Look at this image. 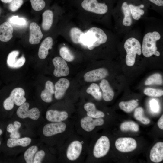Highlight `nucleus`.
<instances>
[{
  "label": "nucleus",
  "mask_w": 163,
  "mask_h": 163,
  "mask_svg": "<svg viewBox=\"0 0 163 163\" xmlns=\"http://www.w3.org/2000/svg\"><path fill=\"white\" fill-rule=\"evenodd\" d=\"M66 30L67 37L72 43L89 50H92L105 43L107 39L104 30L97 27H86L84 29L76 25H72Z\"/></svg>",
  "instance_id": "obj_1"
},
{
  "label": "nucleus",
  "mask_w": 163,
  "mask_h": 163,
  "mask_svg": "<svg viewBox=\"0 0 163 163\" xmlns=\"http://www.w3.org/2000/svg\"><path fill=\"white\" fill-rule=\"evenodd\" d=\"M160 38V34L156 31L149 32L145 35L142 46V52L145 57H149L153 55L157 56H160V52L157 51L156 43Z\"/></svg>",
  "instance_id": "obj_2"
},
{
  "label": "nucleus",
  "mask_w": 163,
  "mask_h": 163,
  "mask_svg": "<svg viewBox=\"0 0 163 163\" xmlns=\"http://www.w3.org/2000/svg\"><path fill=\"white\" fill-rule=\"evenodd\" d=\"M124 47L126 52V63L128 66H132L135 63L136 55L141 54V44L136 38L130 37L126 40Z\"/></svg>",
  "instance_id": "obj_3"
},
{
  "label": "nucleus",
  "mask_w": 163,
  "mask_h": 163,
  "mask_svg": "<svg viewBox=\"0 0 163 163\" xmlns=\"http://www.w3.org/2000/svg\"><path fill=\"white\" fill-rule=\"evenodd\" d=\"M25 95V91L22 88L17 87L13 89L9 96L3 102L4 109L9 111L13 108L14 104L18 106L22 105L26 101V98L24 97Z\"/></svg>",
  "instance_id": "obj_4"
},
{
  "label": "nucleus",
  "mask_w": 163,
  "mask_h": 163,
  "mask_svg": "<svg viewBox=\"0 0 163 163\" xmlns=\"http://www.w3.org/2000/svg\"><path fill=\"white\" fill-rule=\"evenodd\" d=\"M82 9L88 13L103 15L108 11L107 3L100 0H83L81 3Z\"/></svg>",
  "instance_id": "obj_5"
},
{
  "label": "nucleus",
  "mask_w": 163,
  "mask_h": 163,
  "mask_svg": "<svg viewBox=\"0 0 163 163\" xmlns=\"http://www.w3.org/2000/svg\"><path fill=\"white\" fill-rule=\"evenodd\" d=\"M110 142L108 138L102 136L96 142L93 151L94 156L100 158L105 156L108 152L110 148Z\"/></svg>",
  "instance_id": "obj_6"
},
{
  "label": "nucleus",
  "mask_w": 163,
  "mask_h": 163,
  "mask_svg": "<svg viewBox=\"0 0 163 163\" xmlns=\"http://www.w3.org/2000/svg\"><path fill=\"white\" fill-rule=\"evenodd\" d=\"M29 103L25 102L19 106L16 112L17 116L21 118H29L34 120H37L40 116L39 110L34 107L29 110Z\"/></svg>",
  "instance_id": "obj_7"
},
{
  "label": "nucleus",
  "mask_w": 163,
  "mask_h": 163,
  "mask_svg": "<svg viewBox=\"0 0 163 163\" xmlns=\"http://www.w3.org/2000/svg\"><path fill=\"white\" fill-rule=\"evenodd\" d=\"M116 148L123 152H131L136 148L137 144L136 140L131 137H120L117 139L115 142Z\"/></svg>",
  "instance_id": "obj_8"
},
{
  "label": "nucleus",
  "mask_w": 163,
  "mask_h": 163,
  "mask_svg": "<svg viewBox=\"0 0 163 163\" xmlns=\"http://www.w3.org/2000/svg\"><path fill=\"white\" fill-rule=\"evenodd\" d=\"M55 69L53 72L54 75L57 77L66 76L69 74V67L66 61L62 57L57 56L52 60Z\"/></svg>",
  "instance_id": "obj_9"
},
{
  "label": "nucleus",
  "mask_w": 163,
  "mask_h": 163,
  "mask_svg": "<svg viewBox=\"0 0 163 163\" xmlns=\"http://www.w3.org/2000/svg\"><path fill=\"white\" fill-rule=\"evenodd\" d=\"M66 127V124L62 122L50 123L44 126L43 132L45 136L50 137L64 132Z\"/></svg>",
  "instance_id": "obj_10"
},
{
  "label": "nucleus",
  "mask_w": 163,
  "mask_h": 163,
  "mask_svg": "<svg viewBox=\"0 0 163 163\" xmlns=\"http://www.w3.org/2000/svg\"><path fill=\"white\" fill-rule=\"evenodd\" d=\"M104 120L102 118H95L89 117H85L82 118L80 121L81 126L85 131L89 132L93 130L97 126L103 125Z\"/></svg>",
  "instance_id": "obj_11"
},
{
  "label": "nucleus",
  "mask_w": 163,
  "mask_h": 163,
  "mask_svg": "<svg viewBox=\"0 0 163 163\" xmlns=\"http://www.w3.org/2000/svg\"><path fill=\"white\" fill-rule=\"evenodd\" d=\"M19 53L18 51L14 50L8 54L6 60V64L9 67L17 68L21 67L24 64L26 61L25 58L22 56L18 58Z\"/></svg>",
  "instance_id": "obj_12"
},
{
  "label": "nucleus",
  "mask_w": 163,
  "mask_h": 163,
  "mask_svg": "<svg viewBox=\"0 0 163 163\" xmlns=\"http://www.w3.org/2000/svg\"><path fill=\"white\" fill-rule=\"evenodd\" d=\"M108 75L107 70L102 68L88 72L85 74L84 78L85 81L91 82L103 79Z\"/></svg>",
  "instance_id": "obj_13"
},
{
  "label": "nucleus",
  "mask_w": 163,
  "mask_h": 163,
  "mask_svg": "<svg viewBox=\"0 0 163 163\" xmlns=\"http://www.w3.org/2000/svg\"><path fill=\"white\" fill-rule=\"evenodd\" d=\"M82 143L75 140L72 142L68 147L66 152V156L70 161H74L80 156L82 150Z\"/></svg>",
  "instance_id": "obj_14"
},
{
  "label": "nucleus",
  "mask_w": 163,
  "mask_h": 163,
  "mask_svg": "<svg viewBox=\"0 0 163 163\" xmlns=\"http://www.w3.org/2000/svg\"><path fill=\"white\" fill-rule=\"evenodd\" d=\"M30 43L32 44L39 43L43 36L40 26L35 22L31 23L30 25Z\"/></svg>",
  "instance_id": "obj_15"
},
{
  "label": "nucleus",
  "mask_w": 163,
  "mask_h": 163,
  "mask_svg": "<svg viewBox=\"0 0 163 163\" xmlns=\"http://www.w3.org/2000/svg\"><path fill=\"white\" fill-rule=\"evenodd\" d=\"M69 85L70 82L67 79L61 78L59 80L55 85V98L59 100L62 98Z\"/></svg>",
  "instance_id": "obj_16"
},
{
  "label": "nucleus",
  "mask_w": 163,
  "mask_h": 163,
  "mask_svg": "<svg viewBox=\"0 0 163 163\" xmlns=\"http://www.w3.org/2000/svg\"><path fill=\"white\" fill-rule=\"evenodd\" d=\"M150 158L153 162L159 163L163 160V142L156 143L152 148L150 153Z\"/></svg>",
  "instance_id": "obj_17"
},
{
  "label": "nucleus",
  "mask_w": 163,
  "mask_h": 163,
  "mask_svg": "<svg viewBox=\"0 0 163 163\" xmlns=\"http://www.w3.org/2000/svg\"><path fill=\"white\" fill-rule=\"evenodd\" d=\"M68 117V113L65 111H59L50 110H48L46 113L47 120L53 122H61L66 120Z\"/></svg>",
  "instance_id": "obj_18"
},
{
  "label": "nucleus",
  "mask_w": 163,
  "mask_h": 163,
  "mask_svg": "<svg viewBox=\"0 0 163 163\" xmlns=\"http://www.w3.org/2000/svg\"><path fill=\"white\" fill-rule=\"evenodd\" d=\"M13 29L12 25L8 22H5L0 25V40L7 42L13 37Z\"/></svg>",
  "instance_id": "obj_19"
},
{
  "label": "nucleus",
  "mask_w": 163,
  "mask_h": 163,
  "mask_svg": "<svg viewBox=\"0 0 163 163\" xmlns=\"http://www.w3.org/2000/svg\"><path fill=\"white\" fill-rule=\"evenodd\" d=\"M54 92L55 86L53 83L48 80L45 83L44 89L41 93V98L46 102H51L52 101L53 96Z\"/></svg>",
  "instance_id": "obj_20"
},
{
  "label": "nucleus",
  "mask_w": 163,
  "mask_h": 163,
  "mask_svg": "<svg viewBox=\"0 0 163 163\" xmlns=\"http://www.w3.org/2000/svg\"><path fill=\"white\" fill-rule=\"evenodd\" d=\"M53 44V39L50 37H47L43 40L39 49L38 55L40 58L43 59L46 58L49 50L52 49Z\"/></svg>",
  "instance_id": "obj_21"
},
{
  "label": "nucleus",
  "mask_w": 163,
  "mask_h": 163,
  "mask_svg": "<svg viewBox=\"0 0 163 163\" xmlns=\"http://www.w3.org/2000/svg\"><path fill=\"white\" fill-rule=\"evenodd\" d=\"M100 86L103 92V97L105 101H110L113 98L114 93L108 82L103 79L100 83Z\"/></svg>",
  "instance_id": "obj_22"
},
{
  "label": "nucleus",
  "mask_w": 163,
  "mask_h": 163,
  "mask_svg": "<svg viewBox=\"0 0 163 163\" xmlns=\"http://www.w3.org/2000/svg\"><path fill=\"white\" fill-rule=\"evenodd\" d=\"M127 1L133 18L135 20H139L141 16L144 14L145 11L143 9L145 6V5L142 3L136 5L133 3L129 2L128 0Z\"/></svg>",
  "instance_id": "obj_23"
},
{
  "label": "nucleus",
  "mask_w": 163,
  "mask_h": 163,
  "mask_svg": "<svg viewBox=\"0 0 163 163\" xmlns=\"http://www.w3.org/2000/svg\"><path fill=\"white\" fill-rule=\"evenodd\" d=\"M84 109L87 112L88 116L93 118H103L104 117V113L97 110L95 105L91 102H88L85 104Z\"/></svg>",
  "instance_id": "obj_24"
},
{
  "label": "nucleus",
  "mask_w": 163,
  "mask_h": 163,
  "mask_svg": "<svg viewBox=\"0 0 163 163\" xmlns=\"http://www.w3.org/2000/svg\"><path fill=\"white\" fill-rule=\"evenodd\" d=\"M121 6L123 13L124 17L123 21V24L126 26H130L132 23L130 8L127 0H123Z\"/></svg>",
  "instance_id": "obj_25"
},
{
  "label": "nucleus",
  "mask_w": 163,
  "mask_h": 163,
  "mask_svg": "<svg viewBox=\"0 0 163 163\" xmlns=\"http://www.w3.org/2000/svg\"><path fill=\"white\" fill-rule=\"evenodd\" d=\"M53 13L50 10H47L42 14V24L43 29L47 31L51 28L53 23Z\"/></svg>",
  "instance_id": "obj_26"
},
{
  "label": "nucleus",
  "mask_w": 163,
  "mask_h": 163,
  "mask_svg": "<svg viewBox=\"0 0 163 163\" xmlns=\"http://www.w3.org/2000/svg\"><path fill=\"white\" fill-rule=\"evenodd\" d=\"M31 142V139L27 137L21 139L9 138L7 142L6 145L9 148H12L17 146L23 147L28 146Z\"/></svg>",
  "instance_id": "obj_27"
},
{
  "label": "nucleus",
  "mask_w": 163,
  "mask_h": 163,
  "mask_svg": "<svg viewBox=\"0 0 163 163\" xmlns=\"http://www.w3.org/2000/svg\"><path fill=\"white\" fill-rule=\"evenodd\" d=\"M137 101L135 100H132L129 101L120 102L119 106L122 110L124 112L129 113L132 112L138 105Z\"/></svg>",
  "instance_id": "obj_28"
},
{
  "label": "nucleus",
  "mask_w": 163,
  "mask_h": 163,
  "mask_svg": "<svg viewBox=\"0 0 163 163\" xmlns=\"http://www.w3.org/2000/svg\"><path fill=\"white\" fill-rule=\"evenodd\" d=\"M86 92L92 95L95 99L99 101L102 98V94L98 85L92 83L86 90Z\"/></svg>",
  "instance_id": "obj_29"
},
{
  "label": "nucleus",
  "mask_w": 163,
  "mask_h": 163,
  "mask_svg": "<svg viewBox=\"0 0 163 163\" xmlns=\"http://www.w3.org/2000/svg\"><path fill=\"white\" fill-rule=\"evenodd\" d=\"M120 130L123 132L132 131L137 132L139 130V125L136 123L132 121L124 122L120 125Z\"/></svg>",
  "instance_id": "obj_30"
},
{
  "label": "nucleus",
  "mask_w": 163,
  "mask_h": 163,
  "mask_svg": "<svg viewBox=\"0 0 163 163\" xmlns=\"http://www.w3.org/2000/svg\"><path fill=\"white\" fill-rule=\"evenodd\" d=\"M134 115L136 120L144 125L148 124L150 122V120L144 116L143 109L141 107L136 108L135 110Z\"/></svg>",
  "instance_id": "obj_31"
},
{
  "label": "nucleus",
  "mask_w": 163,
  "mask_h": 163,
  "mask_svg": "<svg viewBox=\"0 0 163 163\" xmlns=\"http://www.w3.org/2000/svg\"><path fill=\"white\" fill-rule=\"evenodd\" d=\"M59 53L61 57L67 62L72 61L75 58L73 53L66 46H63L60 48Z\"/></svg>",
  "instance_id": "obj_32"
},
{
  "label": "nucleus",
  "mask_w": 163,
  "mask_h": 163,
  "mask_svg": "<svg viewBox=\"0 0 163 163\" xmlns=\"http://www.w3.org/2000/svg\"><path fill=\"white\" fill-rule=\"evenodd\" d=\"M38 150V147L35 145L29 148L24 154V159L27 163H33L35 153Z\"/></svg>",
  "instance_id": "obj_33"
},
{
  "label": "nucleus",
  "mask_w": 163,
  "mask_h": 163,
  "mask_svg": "<svg viewBox=\"0 0 163 163\" xmlns=\"http://www.w3.org/2000/svg\"><path fill=\"white\" fill-rule=\"evenodd\" d=\"M8 21L11 25L19 27L25 26L27 24V21L25 18L19 17L18 16H13L10 17Z\"/></svg>",
  "instance_id": "obj_34"
},
{
  "label": "nucleus",
  "mask_w": 163,
  "mask_h": 163,
  "mask_svg": "<svg viewBox=\"0 0 163 163\" xmlns=\"http://www.w3.org/2000/svg\"><path fill=\"white\" fill-rule=\"evenodd\" d=\"M163 81L161 75L159 73L154 74L149 77L145 82V85H150L156 84L161 85Z\"/></svg>",
  "instance_id": "obj_35"
},
{
  "label": "nucleus",
  "mask_w": 163,
  "mask_h": 163,
  "mask_svg": "<svg viewBox=\"0 0 163 163\" xmlns=\"http://www.w3.org/2000/svg\"><path fill=\"white\" fill-rule=\"evenodd\" d=\"M144 93L148 96L159 97L163 95V91L161 90L148 88L144 90Z\"/></svg>",
  "instance_id": "obj_36"
},
{
  "label": "nucleus",
  "mask_w": 163,
  "mask_h": 163,
  "mask_svg": "<svg viewBox=\"0 0 163 163\" xmlns=\"http://www.w3.org/2000/svg\"><path fill=\"white\" fill-rule=\"evenodd\" d=\"M32 7L35 11L43 10L45 7L46 3L44 0H30Z\"/></svg>",
  "instance_id": "obj_37"
},
{
  "label": "nucleus",
  "mask_w": 163,
  "mask_h": 163,
  "mask_svg": "<svg viewBox=\"0 0 163 163\" xmlns=\"http://www.w3.org/2000/svg\"><path fill=\"white\" fill-rule=\"evenodd\" d=\"M10 3L9 8L12 11H15L19 8L22 5L23 0H13Z\"/></svg>",
  "instance_id": "obj_38"
},
{
  "label": "nucleus",
  "mask_w": 163,
  "mask_h": 163,
  "mask_svg": "<svg viewBox=\"0 0 163 163\" xmlns=\"http://www.w3.org/2000/svg\"><path fill=\"white\" fill-rule=\"evenodd\" d=\"M45 155V152L43 150H40L37 152L34 155L33 163H41Z\"/></svg>",
  "instance_id": "obj_39"
},
{
  "label": "nucleus",
  "mask_w": 163,
  "mask_h": 163,
  "mask_svg": "<svg viewBox=\"0 0 163 163\" xmlns=\"http://www.w3.org/2000/svg\"><path fill=\"white\" fill-rule=\"evenodd\" d=\"M150 107L151 110L154 112H157L159 110V107L158 102L155 99H152L150 101Z\"/></svg>",
  "instance_id": "obj_40"
},
{
  "label": "nucleus",
  "mask_w": 163,
  "mask_h": 163,
  "mask_svg": "<svg viewBox=\"0 0 163 163\" xmlns=\"http://www.w3.org/2000/svg\"><path fill=\"white\" fill-rule=\"evenodd\" d=\"M150 4L158 7H162L163 6V0H146Z\"/></svg>",
  "instance_id": "obj_41"
},
{
  "label": "nucleus",
  "mask_w": 163,
  "mask_h": 163,
  "mask_svg": "<svg viewBox=\"0 0 163 163\" xmlns=\"http://www.w3.org/2000/svg\"><path fill=\"white\" fill-rule=\"evenodd\" d=\"M20 137V134L18 132V129H15L11 133H10V138L18 139Z\"/></svg>",
  "instance_id": "obj_42"
},
{
  "label": "nucleus",
  "mask_w": 163,
  "mask_h": 163,
  "mask_svg": "<svg viewBox=\"0 0 163 163\" xmlns=\"http://www.w3.org/2000/svg\"><path fill=\"white\" fill-rule=\"evenodd\" d=\"M15 129H18L15 128L14 125L12 123H10L6 127L7 131L9 133H11Z\"/></svg>",
  "instance_id": "obj_43"
},
{
  "label": "nucleus",
  "mask_w": 163,
  "mask_h": 163,
  "mask_svg": "<svg viewBox=\"0 0 163 163\" xmlns=\"http://www.w3.org/2000/svg\"><path fill=\"white\" fill-rule=\"evenodd\" d=\"M157 124L159 128L163 130V115H162L160 118L158 120Z\"/></svg>",
  "instance_id": "obj_44"
},
{
  "label": "nucleus",
  "mask_w": 163,
  "mask_h": 163,
  "mask_svg": "<svg viewBox=\"0 0 163 163\" xmlns=\"http://www.w3.org/2000/svg\"><path fill=\"white\" fill-rule=\"evenodd\" d=\"M13 125L14 127L18 129L21 126V123L18 121H14L13 123Z\"/></svg>",
  "instance_id": "obj_45"
},
{
  "label": "nucleus",
  "mask_w": 163,
  "mask_h": 163,
  "mask_svg": "<svg viewBox=\"0 0 163 163\" xmlns=\"http://www.w3.org/2000/svg\"><path fill=\"white\" fill-rule=\"evenodd\" d=\"M2 2L5 3H8L11 2L13 0H1Z\"/></svg>",
  "instance_id": "obj_46"
},
{
  "label": "nucleus",
  "mask_w": 163,
  "mask_h": 163,
  "mask_svg": "<svg viewBox=\"0 0 163 163\" xmlns=\"http://www.w3.org/2000/svg\"><path fill=\"white\" fill-rule=\"evenodd\" d=\"M3 133V130L1 128H0V136Z\"/></svg>",
  "instance_id": "obj_47"
},
{
  "label": "nucleus",
  "mask_w": 163,
  "mask_h": 163,
  "mask_svg": "<svg viewBox=\"0 0 163 163\" xmlns=\"http://www.w3.org/2000/svg\"><path fill=\"white\" fill-rule=\"evenodd\" d=\"M1 145V140H0V147Z\"/></svg>",
  "instance_id": "obj_48"
}]
</instances>
